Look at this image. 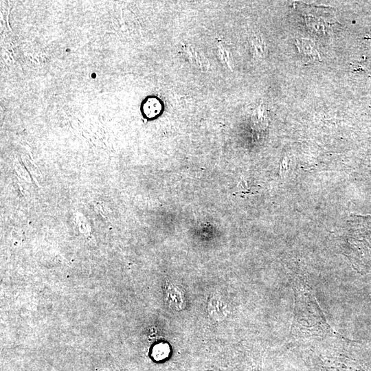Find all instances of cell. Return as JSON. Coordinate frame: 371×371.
Returning <instances> with one entry per match:
<instances>
[{"instance_id": "2", "label": "cell", "mask_w": 371, "mask_h": 371, "mask_svg": "<svg viewBox=\"0 0 371 371\" xmlns=\"http://www.w3.org/2000/svg\"><path fill=\"white\" fill-rule=\"evenodd\" d=\"M254 126L258 129H264L268 125V113L263 104L258 106L251 115Z\"/></svg>"}, {"instance_id": "1", "label": "cell", "mask_w": 371, "mask_h": 371, "mask_svg": "<svg viewBox=\"0 0 371 371\" xmlns=\"http://www.w3.org/2000/svg\"><path fill=\"white\" fill-rule=\"evenodd\" d=\"M296 45L300 53L308 60L313 61L319 60V53L311 41L306 39L297 40Z\"/></svg>"}, {"instance_id": "3", "label": "cell", "mask_w": 371, "mask_h": 371, "mask_svg": "<svg viewBox=\"0 0 371 371\" xmlns=\"http://www.w3.org/2000/svg\"><path fill=\"white\" fill-rule=\"evenodd\" d=\"M162 109L160 101L156 98H149L146 99L142 106L144 115L148 118H153L158 115Z\"/></svg>"}, {"instance_id": "4", "label": "cell", "mask_w": 371, "mask_h": 371, "mask_svg": "<svg viewBox=\"0 0 371 371\" xmlns=\"http://www.w3.org/2000/svg\"><path fill=\"white\" fill-rule=\"evenodd\" d=\"M251 41L256 54L261 56H263L265 53V51L262 41L258 37L254 36Z\"/></svg>"}, {"instance_id": "5", "label": "cell", "mask_w": 371, "mask_h": 371, "mask_svg": "<svg viewBox=\"0 0 371 371\" xmlns=\"http://www.w3.org/2000/svg\"><path fill=\"white\" fill-rule=\"evenodd\" d=\"M289 161L288 159V157L287 156H284L282 161H281V163H280V176L284 177H285V175L287 172V170H289Z\"/></svg>"}]
</instances>
